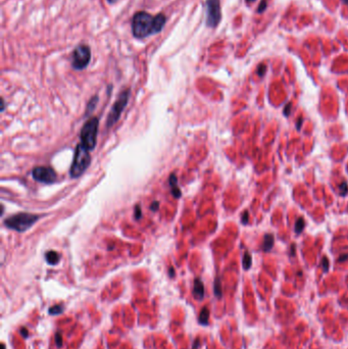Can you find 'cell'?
Here are the masks:
<instances>
[{
    "instance_id": "1",
    "label": "cell",
    "mask_w": 348,
    "mask_h": 349,
    "mask_svg": "<svg viewBox=\"0 0 348 349\" xmlns=\"http://www.w3.org/2000/svg\"><path fill=\"white\" fill-rule=\"evenodd\" d=\"M166 22L165 14H158L152 16L146 11L136 12L132 19V32L135 38L144 39L155 33H159Z\"/></svg>"
},
{
    "instance_id": "2",
    "label": "cell",
    "mask_w": 348,
    "mask_h": 349,
    "mask_svg": "<svg viewBox=\"0 0 348 349\" xmlns=\"http://www.w3.org/2000/svg\"><path fill=\"white\" fill-rule=\"evenodd\" d=\"M40 219V215H33L28 212H19L4 221V225L8 229L14 230L16 232H24L29 230L37 221Z\"/></svg>"
},
{
    "instance_id": "3",
    "label": "cell",
    "mask_w": 348,
    "mask_h": 349,
    "mask_svg": "<svg viewBox=\"0 0 348 349\" xmlns=\"http://www.w3.org/2000/svg\"><path fill=\"white\" fill-rule=\"evenodd\" d=\"M90 162H91V156L89 150L81 144L77 145L73 163L69 170V175L72 178H79L81 175H83L84 172L88 169Z\"/></svg>"
},
{
    "instance_id": "4",
    "label": "cell",
    "mask_w": 348,
    "mask_h": 349,
    "mask_svg": "<svg viewBox=\"0 0 348 349\" xmlns=\"http://www.w3.org/2000/svg\"><path fill=\"white\" fill-rule=\"evenodd\" d=\"M98 125L99 121L97 117L89 118L84 124L83 128L80 133L81 145H83L88 150H92L95 148L97 142V133H98Z\"/></svg>"
},
{
    "instance_id": "5",
    "label": "cell",
    "mask_w": 348,
    "mask_h": 349,
    "mask_svg": "<svg viewBox=\"0 0 348 349\" xmlns=\"http://www.w3.org/2000/svg\"><path fill=\"white\" fill-rule=\"evenodd\" d=\"M129 97H130V90L127 89L125 91H122L120 95H118L117 101L114 102V104L112 105L111 109L108 113V117H107V127L110 128L112 127L116 123L120 120V117L122 116V112H124L125 107L128 104L129 101Z\"/></svg>"
},
{
    "instance_id": "6",
    "label": "cell",
    "mask_w": 348,
    "mask_h": 349,
    "mask_svg": "<svg viewBox=\"0 0 348 349\" xmlns=\"http://www.w3.org/2000/svg\"><path fill=\"white\" fill-rule=\"evenodd\" d=\"M91 59V50L85 44L78 45L72 54V65L77 71H81L88 67Z\"/></svg>"
},
{
    "instance_id": "7",
    "label": "cell",
    "mask_w": 348,
    "mask_h": 349,
    "mask_svg": "<svg viewBox=\"0 0 348 349\" xmlns=\"http://www.w3.org/2000/svg\"><path fill=\"white\" fill-rule=\"evenodd\" d=\"M220 0H206V25L210 28H215L220 20Z\"/></svg>"
},
{
    "instance_id": "8",
    "label": "cell",
    "mask_w": 348,
    "mask_h": 349,
    "mask_svg": "<svg viewBox=\"0 0 348 349\" xmlns=\"http://www.w3.org/2000/svg\"><path fill=\"white\" fill-rule=\"evenodd\" d=\"M32 177L37 182L52 184L56 181V173L50 166H37L32 171Z\"/></svg>"
},
{
    "instance_id": "9",
    "label": "cell",
    "mask_w": 348,
    "mask_h": 349,
    "mask_svg": "<svg viewBox=\"0 0 348 349\" xmlns=\"http://www.w3.org/2000/svg\"><path fill=\"white\" fill-rule=\"evenodd\" d=\"M193 295L197 300H202L204 297V285L200 279H196L194 281Z\"/></svg>"
},
{
    "instance_id": "10",
    "label": "cell",
    "mask_w": 348,
    "mask_h": 349,
    "mask_svg": "<svg viewBox=\"0 0 348 349\" xmlns=\"http://www.w3.org/2000/svg\"><path fill=\"white\" fill-rule=\"evenodd\" d=\"M169 182H170V186L171 188V194L175 197V198H179V197H181V190H180V188L178 187V179L177 177H176L175 174H171L170 176V179H169Z\"/></svg>"
},
{
    "instance_id": "11",
    "label": "cell",
    "mask_w": 348,
    "mask_h": 349,
    "mask_svg": "<svg viewBox=\"0 0 348 349\" xmlns=\"http://www.w3.org/2000/svg\"><path fill=\"white\" fill-rule=\"evenodd\" d=\"M45 259H46L47 264L54 265L56 264H58V261L60 259V255L56 251L50 250V251L46 252V254H45Z\"/></svg>"
},
{
    "instance_id": "12",
    "label": "cell",
    "mask_w": 348,
    "mask_h": 349,
    "mask_svg": "<svg viewBox=\"0 0 348 349\" xmlns=\"http://www.w3.org/2000/svg\"><path fill=\"white\" fill-rule=\"evenodd\" d=\"M274 246V235L272 234H267L264 236V244H263V250L264 251H269Z\"/></svg>"
},
{
    "instance_id": "13",
    "label": "cell",
    "mask_w": 348,
    "mask_h": 349,
    "mask_svg": "<svg viewBox=\"0 0 348 349\" xmlns=\"http://www.w3.org/2000/svg\"><path fill=\"white\" fill-rule=\"evenodd\" d=\"M208 319H209V309L205 306L201 309V311H200L199 323L203 326H206L208 324Z\"/></svg>"
},
{
    "instance_id": "14",
    "label": "cell",
    "mask_w": 348,
    "mask_h": 349,
    "mask_svg": "<svg viewBox=\"0 0 348 349\" xmlns=\"http://www.w3.org/2000/svg\"><path fill=\"white\" fill-rule=\"evenodd\" d=\"M252 264V256L249 252H245L243 256V268L244 270H248L251 268Z\"/></svg>"
},
{
    "instance_id": "15",
    "label": "cell",
    "mask_w": 348,
    "mask_h": 349,
    "mask_svg": "<svg viewBox=\"0 0 348 349\" xmlns=\"http://www.w3.org/2000/svg\"><path fill=\"white\" fill-rule=\"evenodd\" d=\"M215 296L218 298H220L222 297V293H223V290H222V283H220V278H216L215 280Z\"/></svg>"
},
{
    "instance_id": "16",
    "label": "cell",
    "mask_w": 348,
    "mask_h": 349,
    "mask_svg": "<svg viewBox=\"0 0 348 349\" xmlns=\"http://www.w3.org/2000/svg\"><path fill=\"white\" fill-rule=\"evenodd\" d=\"M97 102H98V96H94V97H92L91 99H90L88 105H87V110H86V113L88 114L89 112H93V109L96 107Z\"/></svg>"
},
{
    "instance_id": "17",
    "label": "cell",
    "mask_w": 348,
    "mask_h": 349,
    "mask_svg": "<svg viewBox=\"0 0 348 349\" xmlns=\"http://www.w3.org/2000/svg\"><path fill=\"white\" fill-rule=\"evenodd\" d=\"M63 311V306L61 304H56V305H53L51 306L50 308L48 309V313L50 314L51 315H56V314H59Z\"/></svg>"
},
{
    "instance_id": "18",
    "label": "cell",
    "mask_w": 348,
    "mask_h": 349,
    "mask_svg": "<svg viewBox=\"0 0 348 349\" xmlns=\"http://www.w3.org/2000/svg\"><path fill=\"white\" fill-rule=\"evenodd\" d=\"M304 226H305V223H304L303 217H299V219L296 221V224H295V233L300 234L302 231H303Z\"/></svg>"
},
{
    "instance_id": "19",
    "label": "cell",
    "mask_w": 348,
    "mask_h": 349,
    "mask_svg": "<svg viewBox=\"0 0 348 349\" xmlns=\"http://www.w3.org/2000/svg\"><path fill=\"white\" fill-rule=\"evenodd\" d=\"M339 193L341 196H345L348 193V184L347 182H343L340 186H339Z\"/></svg>"
},
{
    "instance_id": "20",
    "label": "cell",
    "mask_w": 348,
    "mask_h": 349,
    "mask_svg": "<svg viewBox=\"0 0 348 349\" xmlns=\"http://www.w3.org/2000/svg\"><path fill=\"white\" fill-rule=\"evenodd\" d=\"M267 5H268V2L267 0H261L259 5H258V8H257V11H258V14H263V12L265 10V8H267Z\"/></svg>"
},
{
    "instance_id": "21",
    "label": "cell",
    "mask_w": 348,
    "mask_h": 349,
    "mask_svg": "<svg viewBox=\"0 0 348 349\" xmlns=\"http://www.w3.org/2000/svg\"><path fill=\"white\" fill-rule=\"evenodd\" d=\"M55 344L57 347H61L63 346V335L61 333H56L55 334Z\"/></svg>"
},
{
    "instance_id": "22",
    "label": "cell",
    "mask_w": 348,
    "mask_h": 349,
    "mask_svg": "<svg viewBox=\"0 0 348 349\" xmlns=\"http://www.w3.org/2000/svg\"><path fill=\"white\" fill-rule=\"evenodd\" d=\"M267 72V67L264 64H259L258 68H257V74H258L259 77H264V75Z\"/></svg>"
},
{
    "instance_id": "23",
    "label": "cell",
    "mask_w": 348,
    "mask_h": 349,
    "mask_svg": "<svg viewBox=\"0 0 348 349\" xmlns=\"http://www.w3.org/2000/svg\"><path fill=\"white\" fill-rule=\"evenodd\" d=\"M322 265H323V269H324V272L325 273L328 272V270H329V260H328V258H327V257L323 258Z\"/></svg>"
},
{
    "instance_id": "24",
    "label": "cell",
    "mask_w": 348,
    "mask_h": 349,
    "mask_svg": "<svg viewBox=\"0 0 348 349\" xmlns=\"http://www.w3.org/2000/svg\"><path fill=\"white\" fill-rule=\"evenodd\" d=\"M248 220H249L248 211H244L243 212V215H242V219H241V221H242L243 225H246L248 223Z\"/></svg>"
},
{
    "instance_id": "25",
    "label": "cell",
    "mask_w": 348,
    "mask_h": 349,
    "mask_svg": "<svg viewBox=\"0 0 348 349\" xmlns=\"http://www.w3.org/2000/svg\"><path fill=\"white\" fill-rule=\"evenodd\" d=\"M290 112H291V103H288L284 108V114L286 117H288L290 114Z\"/></svg>"
},
{
    "instance_id": "26",
    "label": "cell",
    "mask_w": 348,
    "mask_h": 349,
    "mask_svg": "<svg viewBox=\"0 0 348 349\" xmlns=\"http://www.w3.org/2000/svg\"><path fill=\"white\" fill-rule=\"evenodd\" d=\"M135 215H136L137 220L141 217V208H140V206H138V205L136 206V208H135Z\"/></svg>"
},
{
    "instance_id": "27",
    "label": "cell",
    "mask_w": 348,
    "mask_h": 349,
    "mask_svg": "<svg viewBox=\"0 0 348 349\" xmlns=\"http://www.w3.org/2000/svg\"><path fill=\"white\" fill-rule=\"evenodd\" d=\"M28 334H29V332H28L27 328H22V329H20V335H22L23 337H28Z\"/></svg>"
},
{
    "instance_id": "28",
    "label": "cell",
    "mask_w": 348,
    "mask_h": 349,
    "mask_svg": "<svg viewBox=\"0 0 348 349\" xmlns=\"http://www.w3.org/2000/svg\"><path fill=\"white\" fill-rule=\"evenodd\" d=\"M158 205H159V203L157 202V201H153L152 202V204H151V210H157L158 209Z\"/></svg>"
},
{
    "instance_id": "29",
    "label": "cell",
    "mask_w": 348,
    "mask_h": 349,
    "mask_svg": "<svg viewBox=\"0 0 348 349\" xmlns=\"http://www.w3.org/2000/svg\"><path fill=\"white\" fill-rule=\"evenodd\" d=\"M199 345H200V342H199V339H196L194 343H193V348L192 349H198L199 348Z\"/></svg>"
},
{
    "instance_id": "30",
    "label": "cell",
    "mask_w": 348,
    "mask_h": 349,
    "mask_svg": "<svg viewBox=\"0 0 348 349\" xmlns=\"http://www.w3.org/2000/svg\"><path fill=\"white\" fill-rule=\"evenodd\" d=\"M348 258V254H343V255H341L340 257L338 258V261H340V262H342V261H344V260H346Z\"/></svg>"
},
{
    "instance_id": "31",
    "label": "cell",
    "mask_w": 348,
    "mask_h": 349,
    "mask_svg": "<svg viewBox=\"0 0 348 349\" xmlns=\"http://www.w3.org/2000/svg\"><path fill=\"white\" fill-rule=\"evenodd\" d=\"M302 122H303V118H301V117L297 121V123H296V127H297V129H298V130H300L301 125H302Z\"/></svg>"
},
{
    "instance_id": "32",
    "label": "cell",
    "mask_w": 348,
    "mask_h": 349,
    "mask_svg": "<svg viewBox=\"0 0 348 349\" xmlns=\"http://www.w3.org/2000/svg\"><path fill=\"white\" fill-rule=\"evenodd\" d=\"M170 276L171 277H174L175 276V272H174V269L173 268L170 269Z\"/></svg>"
},
{
    "instance_id": "33",
    "label": "cell",
    "mask_w": 348,
    "mask_h": 349,
    "mask_svg": "<svg viewBox=\"0 0 348 349\" xmlns=\"http://www.w3.org/2000/svg\"><path fill=\"white\" fill-rule=\"evenodd\" d=\"M294 254H295V245H292V250H291V255L293 256Z\"/></svg>"
},
{
    "instance_id": "34",
    "label": "cell",
    "mask_w": 348,
    "mask_h": 349,
    "mask_svg": "<svg viewBox=\"0 0 348 349\" xmlns=\"http://www.w3.org/2000/svg\"><path fill=\"white\" fill-rule=\"evenodd\" d=\"M107 1H108L109 3H114V2H117V0H107Z\"/></svg>"
},
{
    "instance_id": "35",
    "label": "cell",
    "mask_w": 348,
    "mask_h": 349,
    "mask_svg": "<svg viewBox=\"0 0 348 349\" xmlns=\"http://www.w3.org/2000/svg\"><path fill=\"white\" fill-rule=\"evenodd\" d=\"M246 1H247V2H254L255 0H246Z\"/></svg>"
},
{
    "instance_id": "36",
    "label": "cell",
    "mask_w": 348,
    "mask_h": 349,
    "mask_svg": "<svg viewBox=\"0 0 348 349\" xmlns=\"http://www.w3.org/2000/svg\"><path fill=\"white\" fill-rule=\"evenodd\" d=\"M343 1H344L345 3H347V2H348V0H343Z\"/></svg>"
},
{
    "instance_id": "37",
    "label": "cell",
    "mask_w": 348,
    "mask_h": 349,
    "mask_svg": "<svg viewBox=\"0 0 348 349\" xmlns=\"http://www.w3.org/2000/svg\"><path fill=\"white\" fill-rule=\"evenodd\" d=\"M2 349H5V346H4V345H2Z\"/></svg>"
}]
</instances>
